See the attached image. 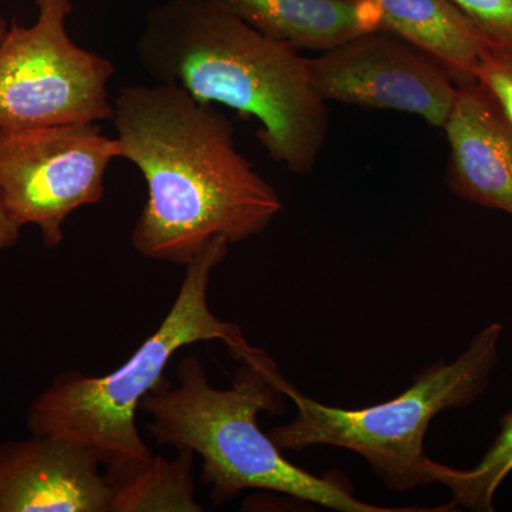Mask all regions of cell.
Instances as JSON below:
<instances>
[{
    "mask_svg": "<svg viewBox=\"0 0 512 512\" xmlns=\"http://www.w3.org/2000/svg\"><path fill=\"white\" fill-rule=\"evenodd\" d=\"M111 120L120 158L147 184L131 234L144 258L185 266L215 238L234 245L262 234L284 208L238 150L231 121L180 87H121Z\"/></svg>",
    "mask_w": 512,
    "mask_h": 512,
    "instance_id": "6da1fadb",
    "label": "cell"
},
{
    "mask_svg": "<svg viewBox=\"0 0 512 512\" xmlns=\"http://www.w3.org/2000/svg\"><path fill=\"white\" fill-rule=\"evenodd\" d=\"M136 55L157 83L258 121L262 146L291 173H311L318 163L329 111L313 90L308 59L218 0H167L151 9Z\"/></svg>",
    "mask_w": 512,
    "mask_h": 512,
    "instance_id": "7a4b0ae2",
    "label": "cell"
},
{
    "mask_svg": "<svg viewBox=\"0 0 512 512\" xmlns=\"http://www.w3.org/2000/svg\"><path fill=\"white\" fill-rule=\"evenodd\" d=\"M178 384L167 379L144 397L148 430L161 446L202 458V484L221 505L242 491H274L342 512H397L357 500L343 478L316 477L282 456L281 448L258 426V414L284 410L286 380L265 350L254 349L239 362L231 389L212 387L197 356L177 366ZM416 511V510H413Z\"/></svg>",
    "mask_w": 512,
    "mask_h": 512,
    "instance_id": "3957f363",
    "label": "cell"
},
{
    "mask_svg": "<svg viewBox=\"0 0 512 512\" xmlns=\"http://www.w3.org/2000/svg\"><path fill=\"white\" fill-rule=\"evenodd\" d=\"M228 248L227 239L215 238L185 265L173 308L119 369L99 377L79 370L57 376L29 406L30 433L79 444L104 468L148 463L154 454L137 429L136 413L164 379L175 353L194 343L221 340L239 362L255 349L239 326L215 316L208 303L212 272L227 258Z\"/></svg>",
    "mask_w": 512,
    "mask_h": 512,
    "instance_id": "277c9868",
    "label": "cell"
},
{
    "mask_svg": "<svg viewBox=\"0 0 512 512\" xmlns=\"http://www.w3.org/2000/svg\"><path fill=\"white\" fill-rule=\"evenodd\" d=\"M501 333L500 323L487 326L456 362L439 360L420 372L406 392L365 409L325 406L286 380L285 396L298 414L291 423L269 430V437L282 451L315 446L355 451L394 491L433 484L431 460L424 454L431 420L443 410L470 406L487 390Z\"/></svg>",
    "mask_w": 512,
    "mask_h": 512,
    "instance_id": "5b68a950",
    "label": "cell"
},
{
    "mask_svg": "<svg viewBox=\"0 0 512 512\" xmlns=\"http://www.w3.org/2000/svg\"><path fill=\"white\" fill-rule=\"evenodd\" d=\"M30 26L13 22L0 43V127L96 124L113 119L114 64L76 45L72 0H36Z\"/></svg>",
    "mask_w": 512,
    "mask_h": 512,
    "instance_id": "8992f818",
    "label": "cell"
},
{
    "mask_svg": "<svg viewBox=\"0 0 512 512\" xmlns=\"http://www.w3.org/2000/svg\"><path fill=\"white\" fill-rule=\"evenodd\" d=\"M117 138L97 124L0 127V205L19 225H36L46 248L63 242V225L79 208L99 204Z\"/></svg>",
    "mask_w": 512,
    "mask_h": 512,
    "instance_id": "52a82bcc",
    "label": "cell"
},
{
    "mask_svg": "<svg viewBox=\"0 0 512 512\" xmlns=\"http://www.w3.org/2000/svg\"><path fill=\"white\" fill-rule=\"evenodd\" d=\"M319 99L363 109L402 111L443 128L458 86L426 53L393 33L375 30L308 59Z\"/></svg>",
    "mask_w": 512,
    "mask_h": 512,
    "instance_id": "ba28073f",
    "label": "cell"
},
{
    "mask_svg": "<svg viewBox=\"0 0 512 512\" xmlns=\"http://www.w3.org/2000/svg\"><path fill=\"white\" fill-rule=\"evenodd\" d=\"M101 464L86 448L46 434L0 444V512H110Z\"/></svg>",
    "mask_w": 512,
    "mask_h": 512,
    "instance_id": "9c48e42d",
    "label": "cell"
},
{
    "mask_svg": "<svg viewBox=\"0 0 512 512\" xmlns=\"http://www.w3.org/2000/svg\"><path fill=\"white\" fill-rule=\"evenodd\" d=\"M443 130L450 148V190L512 215V126L481 84L458 87Z\"/></svg>",
    "mask_w": 512,
    "mask_h": 512,
    "instance_id": "30bf717a",
    "label": "cell"
},
{
    "mask_svg": "<svg viewBox=\"0 0 512 512\" xmlns=\"http://www.w3.org/2000/svg\"><path fill=\"white\" fill-rule=\"evenodd\" d=\"M375 6L380 29L402 37L439 63L458 87L476 83L488 43L463 10L450 0H366Z\"/></svg>",
    "mask_w": 512,
    "mask_h": 512,
    "instance_id": "8fae6325",
    "label": "cell"
},
{
    "mask_svg": "<svg viewBox=\"0 0 512 512\" xmlns=\"http://www.w3.org/2000/svg\"><path fill=\"white\" fill-rule=\"evenodd\" d=\"M259 32L299 50L326 52L380 29L366 0H218Z\"/></svg>",
    "mask_w": 512,
    "mask_h": 512,
    "instance_id": "7c38bea8",
    "label": "cell"
},
{
    "mask_svg": "<svg viewBox=\"0 0 512 512\" xmlns=\"http://www.w3.org/2000/svg\"><path fill=\"white\" fill-rule=\"evenodd\" d=\"M192 467L194 454L178 451L174 460L154 456L146 464L106 468L110 512H201Z\"/></svg>",
    "mask_w": 512,
    "mask_h": 512,
    "instance_id": "4fadbf2b",
    "label": "cell"
},
{
    "mask_svg": "<svg viewBox=\"0 0 512 512\" xmlns=\"http://www.w3.org/2000/svg\"><path fill=\"white\" fill-rule=\"evenodd\" d=\"M433 483L450 488L451 501L443 511L464 507L471 511H493L495 491L512 473V410L501 420V429L494 443L470 470H456L431 461Z\"/></svg>",
    "mask_w": 512,
    "mask_h": 512,
    "instance_id": "5bb4252c",
    "label": "cell"
},
{
    "mask_svg": "<svg viewBox=\"0 0 512 512\" xmlns=\"http://www.w3.org/2000/svg\"><path fill=\"white\" fill-rule=\"evenodd\" d=\"M476 82L484 87L512 126V46L488 43Z\"/></svg>",
    "mask_w": 512,
    "mask_h": 512,
    "instance_id": "9a60e30c",
    "label": "cell"
},
{
    "mask_svg": "<svg viewBox=\"0 0 512 512\" xmlns=\"http://www.w3.org/2000/svg\"><path fill=\"white\" fill-rule=\"evenodd\" d=\"M495 45L512 46V0H450Z\"/></svg>",
    "mask_w": 512,
    "mask_h": 512,
    "instance_id": "2e32d148",
    "label": "cell"
},
{
    "mask_svg": "<svg viewBox=\"0 0 512 512\" xmlns=\"http://www.w3.org/2000/svg\"><path fill=\"white\" fill-rule=\"evenodd\" d=\"M20 229L22 228L10 220L5 211H3L2 205H0V252L18 244Z\"/></svg>",
    "mask_w": 512,
    "mask_h": 512,
    "instance_id": "e0dca14e",
    "label": "cell"
},
{
    "mask_svg": "<svg viewBox=\"0 0 512 512\" xmlns=\"http://www.w3.org/2000/svg\"><path fill=\"white\" fill-rule=\"evenodd\" d=\"M9 26L8 20L3 18L2 13H0V43H2L3 37L6 36V33H8Z\"/></svg>",
    "mask_w": 512,
    "mask_h": 512,
    "instance_id": "ac0fdd59",
    "label": "cell"
}]
</instances>
